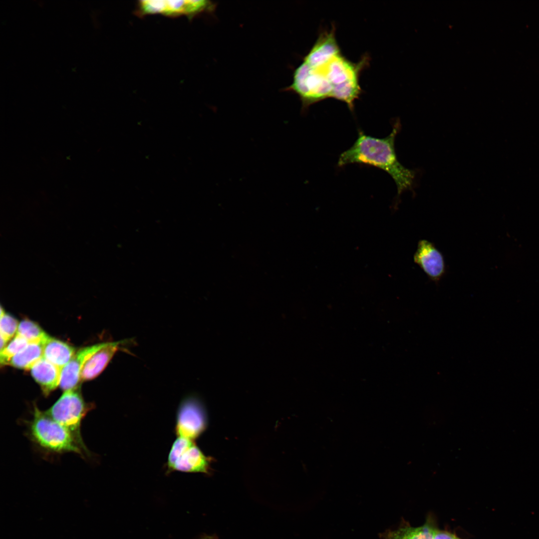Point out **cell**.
Here are the masks:
<instances>
[{
    "mask_svg": "<svg viewBox=\"0 0 539 539\" xmlns=\"http://www.w3.org/2000/svg\"><path fill=\"white\" fill-rule=\"evenodd\" d=\"M93 407L92 404L84 401L79 386L64 391L52 406L45 411L70 433L88 457L91 456V453L83 442L81 425L82 420Z\"/></svg>",
    "mask_w": 539,
    "mask_h": 539,
    "instance_id": "4",
    "label": "cell"
},
{
    "mask_svg": "<svg viewBox=\"0 0 539 539\" xmlns=\"http://www.w3.org/2000/svg\"><path fill=\"white\" fill-rule=\"evenodd\" d=\"M24 338L15 334L12 340L6 345L0 353V362L1 365H7L8 361L29 344Z\"/></svg>",
    "mask_w": 539,
    "mask_h": 539,
    "instance_id": "18",
    "label": "cell"
},
{
    "mask_svg": "<svg viewBox=\"0 0 539 539\" xmlns=\"http://www.w3.org/2000/svg\"><path fill=\"white\" fill-rule=\"evenodd\" d=\"M44 340L29 343L24 349L13 356L7 365L19 369H31L34 364L43 357V343Z\"/></svg>",
    "mask_w": 539,
    "mask_h": 539,
    "instance_id": "16",
    "label": "cell"
},
{
    "mask_svg": "<svg viewBox=\"0 0 539 539\" xmlns=\"http://www.w3.org/2000/svg\"><path fill=\"white\" fill-rule=\"evenodd\" d=\"M436 530L430 524L412 527L402 524L395 529H387L379 535L380 539H433Z\"/></svg>",
    "mask_w": 539,
    "mask_h": 539,
    "instance_id": "15",
    "label": "cell"
},
{
    "mask_svg": "<svg viewBox=\"0 0 539 539\" xmlns=\"http://www.w3.org/2000/svg\"><path fill=\"white\" fill-rule=\"evenodd\" d=\"M75 354V349L71 345L49 336L43 343V357L62 369Z\"/></svg>",
    "mask_w": 539,
    "mask_h": 539,
    "instance_id": "14",
    "label": "cell"
},
{
    "mask_svg": "<svg viewBox=\"0 0 539 539\" xmlns=\"http://www.w3.org/2000/svg\"><path fill=\"white\" fill-rule=\"evenodd\" d=\"M335 33L334 26L330 30L320 32L315 43L303 58V62L313 68H318L341 54Z\"/></svg>",
    "mask_w": 539,
    "mask_h": 539,
    "instance_id": "10",
    "label": "cell"
},
{
    "mask_svg": "<svg viewBox=\"0 0 539 539\" xmlns=\"http://www.w3.org/2000/svg\"><path fill=\"white\" fill-rule=\"evenodd\" d=\"M200 539H218V538L216 535L208 536L206 535L202 537Z\"/></svg>",
    "mask_w": 539,
    "mask_h": 539,
    "instance_id": "21",
    "label": "cell"
},
{
    "mask_svg": "<svg viewBox=\"0 0 539 539\" xmlns=\"http://www.w3.org/2000/svg\"><path fill=\"white\" fill-rule=\"evenodd\" d=\"M401 128L398 121L394 124L391 132L382 138L374 137L359 130L353 145L343 152L339 157V167L349 164L373 166L388 173L394 181L397 197L412 189L416 172L404 167L399 161L395 148V140Z\"/></svg>",
    "mask_w": 539,
    "mask_h": 539,
    "instance_id": "1",
    "label": "cell"
},
{
    "mask_svg": "<svg viewBox=\"0 0 539 539\" xmlns=\"http://www.w3.org/2000/svg\"><path fill=\"white\" fill-rule=\"evenodd\" d=\"M18 325L14 317L5 312L0 316V336L8 341L17 332Z\"/></svg>",
    "mask_w": 539,
    "mask_h": 539,
    "instance_id": "19",
    "label": "cell"
},
{
    "mask_svg": "<svg viewBox=\"0 0 539 539\" xmlns=\"http://www.w3.org/2000/svg\"><path fill=\"white\" fill-rule=\"evenodd\" d=\"M207 424L204 407L193 395L185 396L178 407L175 425L177 437L194 440L204 431Z\"/></svg>",
    "mask_w": 539,
    "mask_h": 539,
    "instance_id": "8",
    "label": "cell"
},
{
    "mask_svg": "<svg viewBox=\"0 0 539 539\" xmlns=\"http://www.w3.org/2000/svg\"><path fill=\"white\" fill-rule=\"evenodd\" d=\"M368 58L364 56L360 61L354 63L340 54L326 64L315 68L322 72L332 89L331 97L345 102L353 110L354 102L361 93L359 74L368 64Z\"/></svg>",
    "mask_w": 539,
    "mask_h": 539,
    "instance_id": "3",
    "label": "cell"
},
{
    "mask_svg": "<svg viewBox=\"0 0 539 539\" xmlns=\"http://www.w3.org/2000/svg\"><path fill=\"white\" fill-rule=\"evenodd\" d=\"M129 340L105 342L104 345L94 353L86 362L81 372V381L93 379L99 375L107 366L115 354L122 349Z\"/></svg>",
    "mask_w": 539,
    "mask_h": 539,
    "instance_id": "12",
    "label": "cell"
},
{
    "mask_svg": "<svg viewBox=\"0 0 539 539\" xmlns=\"http://www.w3.org/2000/svg\"><path fill=\"white\" fill-rule=\"evenodd\" d=\"M105 343H98L80 349L61 371L59 386L64 391L78 387L81 372L88 359L102 348Z\"/></svg>",
    "mask_w": 539,
    "mask_h": 539,
    "instance_id": "11",
    "label": "cell"
},
{
    "mask_svg": "<svg viewBox=\"0 0 539 539\" xmlns=\"http://www.w3.org/2000/svg\"><path fill=\"white\" fill-rule=\"evenodd\" d=\"M433 539H460L456 536L447 532L436 530Z\"/></svg>",
    "mask_w": 539,
    "mask_h": 539,
    "instance_id": "20",
    "label": "cell"
},
{
    "mask_svg": "<svg viewBox=\"0 0 539 539\" xmlns=\"http://www.w3.org/2000/svg\"><path fill=\"white\" fill-rule=\"evenodd\" d=\"M25 424L26 435L42 453L53 455L73 453L84 459L88 457L70 433L35 404L31 419Z\"/></svg>",
    "mask_w": 539,
    "mask_h": 539,
    "instance_id": "2",
    "label": "cell"
},
{
    "mask_svg": "<svg viewBox=\"0 0 539 539\" xmlns=\"http://www.w3.org/2000/svg\"><path fill=\"white\" fill-rule=\"evenodd\" d=\"M215 3L210 0H140L136 7L139 16L160 14L168 17L185 16L189 18L213 11Z\"/></svg>",
    "mask_w": 539,
    "mask_h": 539,
    "instance_id": "6",
    "label": "cell"
},
{
    "mask_svg": "<svg viewBox=\"0 0 539 539\" xmlns=\"http://www.w3.org/2000/svg\"><path fill=\"white\" fill-rule=\"evenodd\" d=\"M297 94L302 108L331 97V85L325 75L318 69L302 62L294 70L292 83L285 89Z\"/></svg>",
    "mask_w": 539,
    "mask_h": 539,
    "instance_id": "5",
    "label": "cell"
},
{
    "mask_svg": "<svg viewBox=\"0 0 539 539\" xmlns=\"http://www.w3.org/2000/svg\"><path fill=\"white\" fill-rule=\"evenodd\" d=\"M61 369L42 357L31 368V374L48 396L59 385Z\"/></svg>",
    "mask_w": 539,
    "mask_h": 539,
    "instance_id": "13",
    "label": "cell"
},
{
    "mask_svg": "<svg viewBox=\"0 0 539 539\" xmlns=\"http://www.w3.org/2000/svg\"><path fill=\"white\" fill-rule=\"evenodd\" d=\"M413 261L429 278L435 282H438L446 272L442 254L432 242L427 240L418 242Z\"/></svg>",
    "mask_w": 539,
    "mask_h": 539,
    "instance_id": "9",
    "label": "cell"
},
{
    "mask_svg": "<svg viewBox=\"0 0 539 539\" xmlns=\"http://www.w3.org/2000/svg\"><path fill=\"white\" fill-rule=\"evenodd\" d=\"M209 464V460L194 440L177 437L168 455L167 471L207 473Z\"/></svg>",
    "mask_w": 539,
    "mask_h": 539,
    "instance_id": "7",
    "label": "cell"
},
{
    "mask_svg": "<svg viewBox=\"0 0 539 539\" xmlns=\"http://www.w3.org/2000/svg\"><path fill=\"white\" fill-rule=\"evenodd\" d=\"M15 334L24 338L29 343L42 341L48 336L37 323L28 319L20 321Z\"/></svg>",
    "mask_w": 539,
    "mask_h": 539,
    "instance_id": "17",
    "label": "cell"
}]
</instances>
